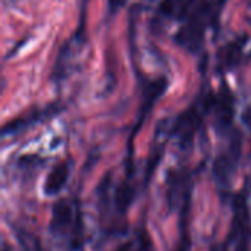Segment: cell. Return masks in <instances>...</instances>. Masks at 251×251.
Returning <instances> with one entry per match:
<instances>
[{
	"label": "cell",
	"instance_id": "6da1fadb",
	"mask_svg": "<svg viewBox=\"0 0 251 251\" xmlns=\"http://www.w3.org/2000/svg\"><path fill=\"white\" fill-rule=\"evenodd\" d=\"M191 0H163L159 12L166 18H181L184 19Z\"/></svg>",
	"mask_w": 251,
	"mask_h": 251
},
{
	"label": "cell",
	"instance_id": "7a4b0ae2",
	"mask_svg": "<svg viewBox=\"0 0 251 251\" xmlns=\"http://www.w3.org/2000/svg\"><path fill=\"white\" fill-rule=\"evenodd\" d=\"M126 3V0H107V12L110 15H115L116 12H119L124 4Z\"/></svg>",
	"mask_w": 251,
	"mask_h": 251
}]
</instances>
